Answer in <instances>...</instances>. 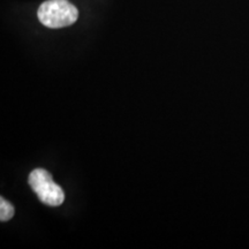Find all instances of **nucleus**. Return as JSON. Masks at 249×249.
Segmentation results:
<instances>
[{
    "label": "nucleus",
    "instance_id": "7ed1b4c3",
    "mask_svg": "<svg viewBox=\"0 0 249 249\" xmlns=\"http://www.w3.org/2000/svg\"><path fill=\"white\" fill-rule=\"evenodd\" d=\"M14 207L9 203L8 201H6L4 197L0 198V220L1 222H7L14 216Z\"/></svg>",
    "mask_w": 249,
    "mask_h": 249
},
{
    "label": "nucleus",
    "instance_id": "f03ea898",
    "mask_svg": "<svg viewBox=\"0 0 249 249\" xmlns=\"http://www.w3.org/2000/svg\"><path fill=\"white\" fill-rule=\"evenodd\" d=\"M29 186L39 198L49 207H59L64 203L65 193L52 179V176L44 169H36L29 174Z\"/></svg>",
    "mask_w": 249,
    "mask_h": 249
},
{
    "label": "nucleus",
    "instance_id": "f257e3e1",
    "mask_svg": "<svg viewBox=\"0 0 249 249\" xmlns=\"http://www.w3.org/2000/svg\"><path fill=\"white\" fill-rule=\"evenodd\" d=\"M37 17L45 27L58 29L75 23L79 11L68 0H46L39 6Z\"/></svg>",
    "mask_w": 249,
    "mask_h": 249
}]
</instances>
